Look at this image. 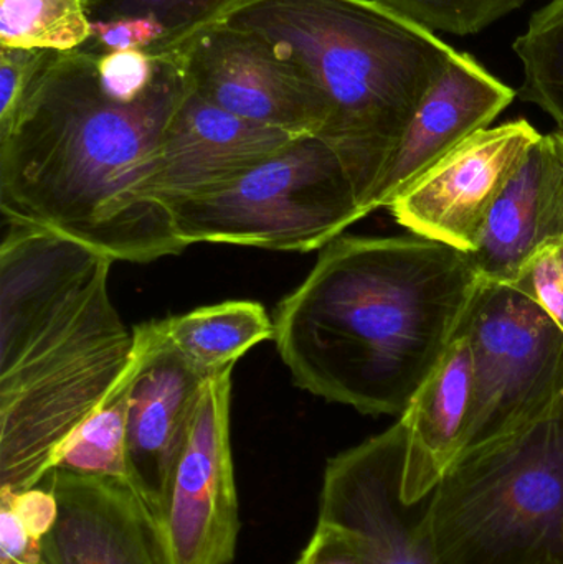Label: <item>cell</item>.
<instances>
[{
  "mask_svg": "<svg viewBox=\"0 0 563 564\" xmlns=\"http://www.w3.org/2000/svg\"><path fill=\"white\" fill-rule=\"evenodd\" d=\"M136 375L132 355L128 371L105 403L73 433L53 460V469L78 476L108 477L131 486L128 466L129 394Z\"/></svg>",
  "mask_w": 563,
  "mask_h": 564,
  "instance_id": "19",
  "label": "cell"
},
{
  "mask_svg": "<svg viewBox=\"0 0 563 564\" xmlns=\"http://www.w3.org/2000/svg\"><path fill=\"white\" fill-rule=\"evenodd\" d=\"M42 542L26 530L12 507L0 502V564L42 563Z\"/></svg>",
  "mask_w": 563,
  "mask_h": 564,
  "instance_id": "30",
  "label": "cell"
},
{
  "mask_svg": "<svg viewBox=\"0 0 563 564\" xmlns=\"http://www.w3.org/2000/svg\"><path fill=\"white\" fill-rule=\"evenodd\" d=\"M158 324L181 357L207 378L234 368L248 350L274 337L273 318L253 301L205 305Z\"/></svg>",
  "mask_w": 563,
  "mask_h": 564,
  "instance_id": "18",
  "label": "cell"
},
{
  "mask_svg": "<svg viewBox=\"0 0 563 564\" xmlns=\"http://www.w3.org/2000/svg\"><path fill=\"white\" fill-rule=\"evenodd\" d=\"M52 53L0 46V124L12 118L36 73Z\"/></svg>",
  "mask_w": 563,
  "mask_h": 564,
  "instance_id": "27",
  "label": "cell"
},
{
  "mask_svg": "<svg viewBox=\"0 0 563 564\" xmlns=\"http://www.w3.org/2000/svg\"><path fill=\"white\" fill-rule=\"evenodd\" d=\"M515 98L511 86L458 52L416 109L373 192L370 214L389 208L458 145L488 129Z\"/></svg>",
  "mask_w": 563,
  "mask_h": 564,
  "instance_id": "15",
  "label": "cell"
},
{
  "mask_svg": "<svg viewBox=\"0 0 563 564\" xmlns=\"http://www.w3.org/2000/svg\"><path fill=\"white\" fill-rule=\"evenodd\" d=\"M512 48L524 72L519 98L539 106L563 128V0L538 10Z\"/></svg>",
  "mask_w": 563,
  "mask_h": 564,
  "instance_id": "21",
  "label": "cell"
},
{
  "mask_svg": "<svg viewBox=\"0 0 563 564\" xmlns=\"http://www.w3.org/2000/svg\"><path fill=\"white\" fill-rule=\"evenodd\" d=\"M227 22L253 30L320 93L317 138L370 200L426 93L458 55L380 0H241Z\"/></svg>",
  "mask_w": 563,
  "mask_h": 564,
  "instance_id": "4",
  "label": "cell"
},
{
  "mask_svg": "<svg viewBox=\"0 0 563 564\" xmlns=\"http://www.w3.org/2000/svg\"><path fill=\"white\" fill-rule=\"evenodd\" d=\"M167 32L161 23L142 17H122L112 20H93L91 39L85 48L95 53L122 52V50H149L161 52Z\"/></svg>",
  "mask_w": 563,
  "mask_h": 564,
  "instance_id": "25",
  "label": "cell"
},
{
  "mask_svg": "<svg viewBox=\"0 0 563 564\" xmlns=\"http://www.w3.org/2000/svg\"><path fill=\"white\" fill-rule=\"evenodd\" d=\"M462 334L475 370L462 454L562 413L563 330L528 292L483 281Z\"/></svg>",
  "mask_w": 563,
  "mask_h": 564,
  "instance_id": "7",
  "label": "cell"
},
{
  "mask_svg": "<svg viewBox=\"0 0 563 564\" xmlns=\"http://www.w3.org/2000/svg\"><path fill=\"white\" fill-rule=\"evenodd\" d=\"M515 285L528 292L563 330V245L541 251Z\"/></svg>",
  "mask_w": 563,
  "mask_h": 564,
  "instance_id": "26",
  "label": "cell"
},
{
  "mask_svg": "<svg viewBox=\"0 0 563 564\" xmlns=\"http://www.w3.org/2000/svg\"><path fill=\"white\" fill-rule=\"evenodd\" d=\"M541 135L526 119L478 132L390 205L393 218L412 235L473 253L496 202Z\"/></svg>",
  "mask_w": 563,
  "mask_h": 564,
  "instance_id": "10",
  "label": "cell"
},
{
  "mask_svg": "<svg viewBox=\"0 0 563 564\" xmlns=\"http://www.w3.org/2000/svg\"><path fill=\"white\" fill-rule=\"evenodd\" d=\"M473 390L472 348L459 334L400 416L410 430L402 482L407 502L429 497L462 454Z\"/></svg>",
  "mask_w": 563,
  "mask_h": 564,
  "instance_id": "17",
  "label": "cell"
},
{
  "mask_svg": "<svg viewBox=\"0 0 563 564\" xmlns=\"http://www.w3.org/2000/svg\"><path fill=\"white\" fill-rule=\"evenodd\" d=\"M40 564H45V563H43V562H42V563H40Z\"/></svg>",
  "mask_w": 563,
  "mask_h": 564,
  "instance_id": "31",
  "label": "cell"
},
{
  "mask_svg": "<svg viewBox=\"0 0 563 564\" xmlns=\"http://www.w3.org/2000/svg\"><path fill=\"white\" fill-rule=\"evenodd\" d=\"M115 261L9 224L0 243V490L40 486L128 371L134 332L109 295Z\"/></svg>",
  "mask_w": 563,
  "mask_h": 564,
  "instance_id": "3",
  "label": "cell"
},
{
  "mask_svg": "<svg viewBox=\"0 0 563 564\" xmlns=\"http://www.w3.org/2000/svg\"><path fill=\"white\" fill-rule=\"evenodd\" d=\"M132 332L136 375L129 394V479L155 525L208 378L169 344L158 321L136 325Z\"/></svg>",
  "mask_w": 563,
  "mask_h": 564,
  "instance_id": "12",
  "label": "cell"
},
{
  "mask_svg": "<svg viewBox=\"0 0 563 564\" xmlns=\"http://www.w3.org/2000/svg\"><path fill=\"white\" fill-rule=\"evenodd\" d=\"M563 245V128L542 134L469 253L483 281L515 284L545 248Z\"/></svg>",
  "mask_w": 563,
  "mask_h": 564,
  "instance_id": "16",
  "label": "cell"
},
{
  "mask_svg": "<svg viewBox=\"0 0 563 564\" xmlns=\"http://www.w3.org/2000/svg\"><path fill=\"white\" fill-rule=\"evenodd\" d=\"M296 564H369L356 533L317 519L316 529Z\"/></svg>",
  "mask_w": 563,
  "mask_h": 564,
  "instance_id": "28",
  "label": "cell"
},
{
  "mask_svg": "<svg viewBox=\"0 0 563 564\" xmlns=\"http://www.w3.org/2000/svg\"><path fill=\"white\" fill-rule=\"evenodd\" d=\"M0 502L12 507L23 525L35 539H45L58 517V503L48 487L40 486L23 492L0 490Z\"/></svg>",
  "mask_w": 563,
  "mask_h": 564,
  "instance_id": "29",
  "label": "cell"
},
{
  "mask_svg": "<svg viewBox=\"0 0 563 564\" xmlns=\"http://www.w3.org/2000/svg\"><path fill=\"white\" fill-rule=\"evenodd\" d=\"M297 138L238 118L191 89L162 139L152 194L172 212L234 181Z\"/></svg>",
  "mask_w": 563,
  "mask_h": 564,
  "instance_id": "14",
  "label": "cell"
},
{
  "mask_svg": "<svg viewBox=\"0 0 563 564\" xmlns=\"http://www.w3.org/2000/svg\"><path fill=\"white\" fill-rule=\"evenodd\" d=\"M178 237L274 251L320 250L367 217L339 155L301 135L234 181L172 208Z\"/></svg>",
  "mask_w": 563,
  "mask_h": 564,
  "instance_id": "6",
  "label": "cell"
},
{
  "mask_svg": "<svg viewBox=\"0 0 563 564\" xmlns=\"http://www.w3.org/2000/svg\"><path fill=\"white\" fill-rule=\"evenodd\" d=\"M91 0H0L2 48L73 52L91 39Z\"/></svg>",
  "mask_w": 563,
  "mask_h": 564,
  "instance_id": "20",
  "label": "cell"
},
{
  "mask_svg": "<svg viewBox=\"0 0 563 564\" xmlns=\"http://www.w3.org/2000/svg\"><path fill=\"white\" fill-rule=\"evenodd\" d=\"M42 486L58 503L43 563L165 564L154 520L128 484L53 469Z\"/></svg>",
  "mask_w": 563,
  "mask_h": 564,
  "instance_id": "13",
  "label": "cell"
},
{
  "mask_svg": "<svg viewBox=\"0 0 563 564\" xmlns=\"http://www.w3.org/2000/svg\"><path fill=\"white\" fill-rule=\"evenodd\" d=\"M142 98L109 95L98 53L53 52L0 124V210L112 261L181 254L174 215L152 194L162 139L191 93L185 56H161Z\"/></svg>",
  "mask_w": 563,
  "mask_h": 564,
  "instance_id": "1",
  "label": "cell"
},
{
  "mask_svg": "<svg viewBox=\"0 0 563 564\" xmlns=\"http://www.w3.org/2000/svg\"><path fill=\"white\" fill-rule=\"evenodd\" d=\"M429 520L436 564H563V411L462 454Z\"/></svg>",
  "mask_w": 563,
  "mask_h": 564,
  "instance_id": "5",
  "label": "cell"
},
{
  "mask_svg": "<svg viewBox=\"0 0 563 564\" xmlns=\"http://www.w3.org/2000/svg\"><path fill=\"white\" fill-rule=\"evenodd\" d=\"M430 32L475 35L528 0H380Z\"/></svg>",
  "mask_w": 563,
  "mask_h": 564,
  "instance_id": "23",
  "label": "cell"
},
{
  "mask_svg": "<svg viewBox=\"0 0 563 564\" xmlns=\"http://www.w3.org/2000/svg\"><path fill=\"white\" fill-rule=\"evenodd\" d=\"M192 89L212 105L267 128L320 135L326 106L313 83L253 30L217 23L185 55Z\"/></svg>",
  "mask_w": 563,
  "mask_h": 564,
  "instance_id": "11",
  "label": "cell"
},
{
  "mask_svg": "<svg viewBox=\"0 0 563 564\" xmlns=\"http://www.w3.org/2000/svg\"><path fill=\"white\" fill-rule=\"evenodd\" d=\"M241 0H91L93 20L142 17L161 23L167 40L155 56H185L202 33L227 22Z\"/></svg>",
  "mask_w": 563,
  "mask_h": 564,
  "instance_id": "22",
  "label": "cell"
},
{
  "mask_svg": "<svg viewBox=\"0 0 563 564\" xmlns=\"http://www.w3.org/2000/svg\"><path fill=\"white\" fill-rule=\"evenodd\" d=\"M410 430L393 426L327 460L317 519L356 533L369 564H436L430 539L432 494L403 499Z\"/></svg>",
  "mask_w": 563,
  "mask_h": 564,
  "instance_id": "9",
  "label": "cell"
},
{
  "mask_svg": "<svg viewBox=\"0 0 563 564\" xmlns=\"http://www.w3.org/2000/svg\"><path fill=\"white\" fill-rule=\"evenodd\" d=\"M483 278L419 235H340L273 315L294 384L364 414L402 416L462 334Z\"/></svg>",
  "mask_w": 563,
  "mask_h": 564,
  "instance_id": "2",
  "label": "cell"
},
{
  "mask_svg": "<svg viewBox=\"0 0 563 564\" xmlns=\"http://www.w3.org/2000/svg\"><path fill=\"white\" fill-rule=\"evenodd\" d=\"M231 371L208 378L155 520L165 564H231L240 503L230 441Z\"/></svg>",
  "mask_w": 563,
  "mask_h": 564,
  "instance_id": "8",
  "label": "cell"
},
{
  "mask_svg": "<svg viewBox=\"0 0 563 564\" xmlns=\"http://www.w3.org/2000/svg\"><path fill=\"white\" fill-rule=\"evenodd\" d=\"M161 56L149 50L98 53V76L109 95L124 101L142 98L158 82Z\"/></svg>",
  "mask_w": 563,
  "mask_h": 564,
  "instance_id": "24",
  "label": "cell"
}]
</instances>
